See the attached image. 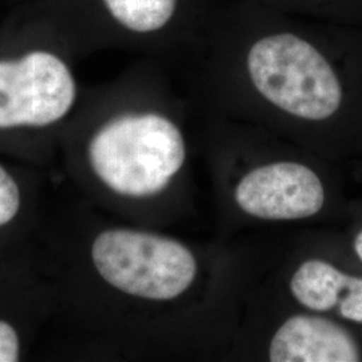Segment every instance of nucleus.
<instances>
[{
  "instance_id": "f257e3e1",
  "label": "nucleus",
  "mask_w": 362,
  "mask_h": 362,
  "mask_svg": "<svg viewBox=\"0 0 362 362\" xmlns=\"http://www.w3.org/2000/svg\"><path fill=\"white\" fill-rule=\"evenodd\" d=\"M113 97L100 112L69 125L58 158L89 202L148 221L184 169L185 134L176 106L156 93Z\"/></svg>"
},
{
  "instance_id": "f03ea898",
  "label": "nucleus",
  "mask_w": 362,
  "mask_h": 362,
  "mask_svg": "<svg viewBox=\"0 0 362 362\" xmlns=\"http://www.w3.org/2000/svg\"><path fill=\"white\" fill-rule=\"evenodd\" d=\"M77 103V79L58 54L1 57L0 156L34 168L52 165Z\"/></svg>"
},
{
  "instance_id": "7ed1b4c3",
  "label": "nucleus",
  "mask_w": 362,
  "mask_h": 362,
  "mask_svg": "<svg viewBox=\"0 0 362 362\" xmlns=\"http://www.w3.org/2000/svg\"><path fill=\"white\" fill-rule=\"evenodd\" d=\"M35 169L0 156V276L42 272L47 215Z\"/></svg>"
},
{
  "instance_id": "20e7f679",
  "label": "nucleus",
  "mask_w": 362,
  "mask_h": 362,
  "mask_svg": "<svg viewBox=\"0 0 362 362\" xmlns=\"http://www.w3.org/2000/svg\"><path fill=\"white\" fill-rule=\"evenodd\" d=\"M233 197L245 215L269 221H293L318 215L325 206L324 182L309 165L272 161L247 170Z\"/></svg>"
},
{
  "instance_id": "39448f33",
  "label": "nucleus",
  "mask_w": 362,
  "mask_h": 362,
  "mask_svg": "<svg viewBox=\"0 0 362 362\" xmlns=\"http://www.w3.org/2000/svg\"><path fill=\"white\" fill-rule=\"evenodd\" d=\"M105 18L122 38L187 54L212 0H100Z\"/></svg>"
},
{
  "instance_id": "423d86ee",
  "label": "nucleus",
  "mask_w": 362,
  "mask_h": 362,
  "mask_svg": "<svg viewBox=\"0 0 362 362\" xmlns=\"http://www.w3.org/2000/svg\"><path fill=\"white\" fill-rule=\"evenodd\" d=\"M54 315L55 294L43 272L0 276V362L31 357Z\"/></svg>"
},
{
  "instance_id": "0eeeda50",
  "label": "nucleus",
  "mask_w": 362,
  "mask_h": 362,
  "mask_svg": "<svg viewBox=\"0 0 362 362\" xmlns=\"http://www.w3.org/2000/svg\"><path fill=\"white\" fill-rule=\"evenodd\" d=\"M272 362H357L361 348L349 330L321 313H298L276 327L267 348Z\"/></svg>"
},
{
  "instance_id": "6e6552de",
  "label": "nucleus",
  "mask_w": 362,
  "mask_h": 362,
  "mask_svg": "<svg viewBox=\"0 0 362 362\" xmlns=\"http://www.w3.org/2000/svg\"><path fill=\"white\" fill-rule=\"evenodd\" d=\"M351 275L322 259L300 262L288 279V291L305 310L330 313L346 296Z\"/></svg>"
},
{
  "instance_id": "1a4fd4ad",
  "label": "nucleus",
  "mask_w": 362,
  "mask_h": 362,
  "mask_svg": "<svg viewBox=\"0 0 362 362\" xmlns=\"http://www.w3.org/2000/svg\"><path fill=\"white\" fill-rule=\"evenodd\" d=\"M282 13L326 21L362 13V0H250Z\"/></svg>"
},
{
  "instance_id": "9d476101",
  "label": "nucleus",
  "mask_w": 362,
  "mask_h": 362,
  "mask_svg": "<svg viewBox=\"0 0 362 362\" xmlns=\"http://www.w3.org/2000/svg\"><path fill=\"white\" fill-rule=\"evenodd\" d=\"M337 310L344 320L362 325V278L351 275L346 296Z\"/></svg>"
},
{
  "instance_id": "9b49d317",
  "label": "nucleus",
  "mask_w": 362,
  "mask_h": 362,
  "mask_svg": "<svg viewBox=\"0 0 362 362\" xmlns=\"http://www.w3.org/2000/svg\"><path fill=\"white\" fill-rule=\"evenodd\" d=\"M353 248H354V252L356 255L358 257V259L362 262V230L360 233L356 235L354 238V242H353Z\"/></svg>"
}]
</instances>
